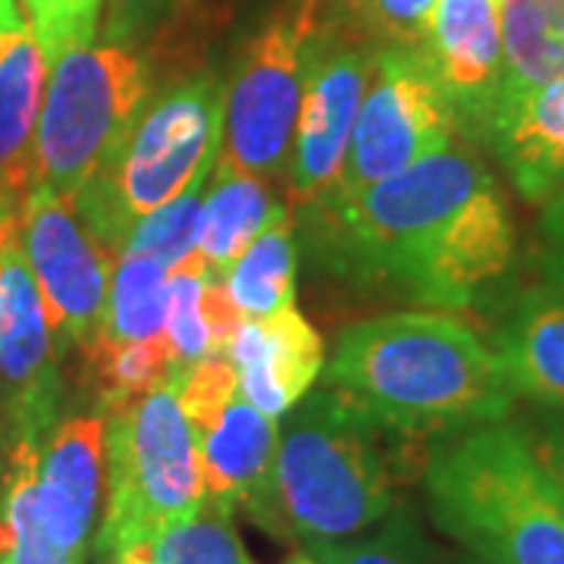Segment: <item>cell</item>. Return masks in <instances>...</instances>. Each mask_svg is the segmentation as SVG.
<instances>
[{
	"instance_id": "32",
	"label": "cell",
	"mask_w": 564,
	"mask_h": 564,
	"mask_svg": "<svg viewBox=\"0 0 564 564\" xmlns=\"http://www.w3.org/2000/svg\"><path fill=\"white\" fill-rule=\"evenodd\" d=\"M527 440L564 502V411L545 408V417L533 433H527Z\"/></svg>"
},
{
	"instance_id": "37",
	"label": "cell",
	"mask_w": 564,
	"mask_h": 564,
	"mask_svg": "<svg viewBox=\"0 0 564 564\" xmlns=\"http://www.w3.org/2000/svg\"><path fill=\"white\" fill-rule=\"evenodd\" d=\"M464 564H486V562H480V558H474V562H464Z\"/></svg>"
},
{
	"instance_id": "4",
	"label": "cell",
	"mask_w": 564,
	"mask_h": 564,
	"mask_svg": "<svg viewBox=\"0 0 564 564\" xmlns=\"http://www.w3.org/2000/svg\"><path fill=\"white\" fill-rule=\"evenodd\" d=\"M280 433L276 492L289 533L348 540L399 508V458L383 430L333 389L304 395Z\"/></svg>"
},
{
	"instance_id": "3",
	"label": "cell",
	"mask_w": 564,
	"mask_h": 564,
	"mask_svg": "<svg viewBox=\"0 0 564 564\" xmlns=\"http://www.w3.org/2000/svg\"><path fill=\"white\" fill-rule=\"evenodd\" d=\"M436 527L486 564H564V502L521 426L484 423L430 452Z\"/></svg>"
},
{
	"instance_id": "29",
	"label": "cell",
	"mask_w": 564,
	"mask_h": 564,
	"mask_svg": "<svg viewBox=\"0 0 564 564\" xmlns=\"http://www.w3.org/2000/svg\"><path fill=\"white\" fill-rule=\"evenodd\" d=\"M345 17L380 47H421L436 0H339Z\"/></svg>"
},
{
	"instance_id": "34",
	"label": "cell",
	"mask_w": 564,
	"mask_h": 564,
	"mask_svg": "<svg viewBox=\"0 0 564 564\" xmlns=\"http://www.w3.org/2000/svg\"><path fill=\"white\" fill-rule=\"evenodd\" d=\"M13 430H10V423L3 417V411H0V474H3V464H7V455H10V445H13Z\"/></svg>"
},
{
	"instance_id": "21",
	"label": "cell",
	"mask_w": 564,
	"mask_h": 564,
	"mask_svg": "<svg viewBox=\"0 0 564 564\" xmlns=\"http://www.w3.org/2000/svg\"><path fill=\"white\" fill-rule=\"evenodd\" d=\"M166 321V270L151 258L120 254L110 273L98 329L82 351L163 339Z\"/></svg>"
},
{
	"instance_id": "6",
	"label": "cell",
	"mask_w": 564,
	"mask_h": 564,
	"mask_svg": "<svg viewBox=\"0 0 564 564\" xmlns=\"http://www.w3.org/2000/svg\"><path fill=\"white\" fill-rule=\"evenodd\" d=\"M104 521L98 558L151 545L163 527L204 505L202 448L182 411L176 380L104 408Z\"/></svg>"
},
{
	"instance_id": "22",
	"label": "cell",
	"mask_w": 564,
	"mask_h": 564,
	"mask_svg": "<svg viewBox=\"0 0 564 564\" xmlns=\"http://www.w3.org/2000/svg\"><path fill=\"white\" fill-rule=\"evenodd\" d=\"M505 95L564 76V0H502Z\"/></svg>"
},
{
	"instance_id": "2",
	"label": "cell",
	"mask_w": 564,
	"mask_h": 564,
	"mask_svg": "<svg viewBox=\"0 0 564 564\" xmlns=\"http://www.w3.org/2000/svg\"><path fill=\"white\" fill-rule=\"evenodd\" d=\"M323 380L411 443L499 423L514 408L499 355L467 323L430 311L348 326Z\"/></svg>"
},
{
	"instance_id": "15",
	"label": "cell",
	"mask_w": 564,
	"mask_h": 564,
	"mask_svg": "<svg viewBox=\"0 0 564 564\" xmlns=\"http://www.w3.org/2000/svg\"><path fill=\"white\" fill-rule=\"evenodd\" d=\"M421 51L458 122L484 132L505 79L502 0H436Z\"/></svg>"
},
{
	"instance_id": "14",
	"label": "cell",
	"mask_w": 564,
	"mask_h": 564,
	"mask_svg": "<svg viewBox=\"0 0 564 564\" xmlns=\"http://www.w3.org/2000/svg\"><path fill=\"white\" fill-rule=\"evenodd\" d=\"M198 448L207 502L220 505L229 514L245 511L254 524L276 536L289 533L276 492V417L263 414L236 392L220 417L198 436Z\"/></svg>"
},
{
	"instance_id": "30",
	"label": "cell",
	"mask_w": 564,
	"mask_h": 564,
	"mask_svg": "<svg viewBox=\"0 0 564 564\" xmlns=\"http://www.w3.org/2000/svg\"><path fill=\"white\" fill-rule=\"evenodd\" d=\"M173 7L176 0H107V44H139Z\"/></svg>"
},
{
	"instance_id": "8",
	"label": "cell",
	"mask_w": 564,
	"mask_h": 564,
	"mask_svg": "<svg viewBox=\"0 0 564 564\" xmlns=\"http://www.w3.org/2000/svg\"><path fill=\"white\" fill-rule=\"evenodd\" d=\"M151 95V73L132 47L88 44L51 66L29 185L73 202L101 170Z\"/></svg>"
},
{
	"instance_id": "33",
	"label": "cell",
	"mask_w": 564,
	"mask_h": 564,
	"mask_svg": "<svg viewBox=\"0 0 564 564\" xmlns=\"http://www.w3.org/2000/svg\"><path fill=\"white\" fill-rule=\"evenodd\" d=\"M101 564H154L151 562V545H132V549H122V552L101 555Z\"/></svg>"
},
{
	"instance_id": "36",
	"label": "cell",
	"mask_w": 564,
	"mask_h": 564,
	"mask_svg": "<svg viewBox=\"0 0 564 564\" xmlns=\"http://www.w3.org/2000/svg\"><path fill=\"white\" fill-rule=\"evenodd\" d=\"M13 214H17L13 207H7V204L0 202V220H3V217H13Z\"/></svg>"
},
{
	"instance_id": "12",
	"label": "cell",
	"mask_w": 564,
	"mask_h": 564,
	"mask_svg": "<svg viewBox=\"0 0 564 564\" xmlns=\"http://www.w3.org/2000/svg\"><path fill=\"white\" fill-rule=\"evenodd\" d=\"M17 223L63 361V355L82 348L98 329L117 258L95 239L73 202L44 185L25 188Z\"/></svg>"
},
{
	"instance_id": "19",
	"label": "cell",
	"mask_w": 564,
	"mask_h": 564,
	"mask_svg": "<svg viewBox=\"0 0 564 564\" xmlns=\"http://www.w3.org/2000/svg\"><path fill=\"white\" fill-rule=\"evenodd\" d=\"M47 73L51 69L29 25L0 35V202L7 207H13V198H22L29 188L32 141Z\"/></svg>"
},
{
	"instance_id": "17",
	"label": "cell",
	"mask_w": 564,
	"mask_h": 564,
	"mask_svg": "<svg viewBox=\"0 0 564 564\" xmlns=\"http://www.w3.org/2000/svg\"><path fill=\"white\" fill-rule=\"evenodd\" d=\"M508 180L530 204L564 192V76L496 101L484 126Z\"/></svg>"
},
{
	"instance_id": "18",
	"label": "cell",
	"mask_w": 564,
	"mask_h": 564,
	"mask_svg": "<svg viewBox=\"0 0 564 564\" xmlns=\"http://www.w3.org/2000/svg\"><path fill=\"white\" fill-rule=\"evenodd\" d=\"M492 351L514 399L564 411V295L558 289L536 285L511 304Z\"/></svg>"
},
{
	"instance_id": "11",
	"label": "cell",
	"mask_w": 564,
	"mask_h": 564,
	"mask_svg": "<svg viewBox=\"0 0 564 564\" xmlns=\"http://www.w3.org/2000/svg\"><path fill=\"white\" fill-rule=\"evenodd\" d=\"M311 22L307 0L276 17L245 44L223 107L220 161L251 176H280L292 158L302 104V47Z\"/></svg>"
},
{
	"instance_id": "31",
	"label": "cell",
	"mask_w": 564,
	"mask_h": 564,
	"mask_svg": "<svg viewBox=\"0 0 564 564\" xmlns=\"http://www.w3.org/2000/svg\"><path fill=\"white\" fill-rule=\"evenodd\" d=\"M540 267L549 285L564 295V192L545 202L540 217Z\"/></svg>"
},
{
	"instance_id": "13",
	"label": "cell",
	"mask_w": 564,
	"mask_h": 564,
	"mask_svg": "<svg viewBox=\"0 0 564 564\" xmlns=\"http://www.w3.org/2000/svg\"><path fill=\"white\" fill-rule=\"evenodd\" d=\"M57 408L61 355L13 214L0 220V411L13 436L41 440L57 423Z\"/></svg>"
},
{
	"instance_id": "16",
	"label": "cell",
	"mask_w": 564,
	"mask_h": 564,
	"mask_svg": "<svg viewBox=\"0 0 564 564\" xmlns=\"http://www.w3.org/2000/svg\"><path fill=\"white\" fill-rule=\"evenodd\" d=\"M226 355L239 373V392L270 417L289 414L323 373V339L299 307L245 321Z\"/></svg>"
},
{
	"instance_id": "7",
	"label": "cell",
	"mask_w": 564,
	"mask_h": 564,
	"mask_svg": "<svg viewBox=\"0 0 564 564\" xmlns=\"http://www.w3.org/2000/svg\"><path fill=\"white\" fill-rule=\"evenodd\" d=\"M101 496V414L17 436L0 474V564H85Z\"/></svg>"
},
{
	"instance_id": "10",
	"label": "cell",
	"mask_w": 564,
	"mask_h": 564,
	"mask_svg": "<svg viewBox=\"0 0 564 564\" xmlns=\"http://www.w3.org/2000/svg\"><path fill=\"white\" fill-rule=\"evenodd\" d=\"M458 139V113L421 47L377 51L339 182L329 195L355 198Z\"/></svg>"
},
{
	"instance_id": "1",
	"label": "cell",
	"mask_w": 564,
	"mask_h": 564,
	"mask_svg": "<svg viewBox=\"0 0 564 564\" xmlns=\"http://www.w3.org/2000/svg\"><path fill=\"white\" fill-rule=\"evenodd\" d=\"M304 207L336 273L426 307H470L514 261L502 188L458 139L355 198L323 195Z\"/></svg>"
},
{
	"instance_id": "35",
	"label": "cell",
	"mask_w": 564,
	"mask_h": 564,
	"mask_svg": "<svg viewBox=\"0 0 564 564\" xmlns=\"http://www.w3.org/2000/svg\"><path fill=\"white\" fill-rule=\"evenodd\" d=\"M282 564H321L311 552H299V555H292L289 562H282Z\"/></svg>"
},
{
	"instance_id": "26",
	"label": "cell",
	"mask_w": 564,
	"mask_h": 564,
	"mask_svg": "<svg viewBox=\"0 0 564 564\" xmlns=\"http://www.w3.org/2000/svg\"><path fill=\"white\" fill-rule=\"evenodd\" d=\"M154 564H254L245 549L239 530L232 527V514L220 505L207 502L182 518L176 524L163 527L151 543Z\"/></svg>"
},
{
	"instance_id": "24",
	"label": "cell",
	"mask_w": 564,
	"mask_h": 564,
	"mask_svg": "<svg viewBox=\"0 0 564 564\" xmlns=\"http://www.w3.org/2000/svg\"><path fill=\"white\" fill-rule=\"evenodd\" d=\"M321 564H452L408 508L389 511L361 540H304Z\"/></svg>"
},
{
	"instance_id": "5",
	"label": "cell",
	"mask_w": 564,
	"mask_h": 564,
	"mask_svg": "<svg viewBox=\"0 0 564 564\" xmlns=\"http://www.w3.org/2000/svg\"><path fill=\"white\" fill-rule=\"evenodd\" d=\"M226 88L220 79H188L144 104L101 170L73 207L95 239L117 258L129 229L214 173L223 141Z\"/></svg>"
},
{
	"instance_id": "23",
	"label": "cell",
	"mask_w": 564,
	"mask_h": 564,
	"mask_svg": "<svg viewBox=\"0 0 564 564\" xmlns=\"http://www.w3.org/2000/svg\"><path fill=\"white\" fill-rule=\"evenodd\" d=\"M295 276H299V245H295L292 214L285 210L236 261L226 276V285L245 321H263L285 307H295Z\"/></svg>"
},
{
	"instance_id": "9",
	"label": "cell",
	"mask_w": 564,
	"mask_h": 564,
	"mask_svg": "<svg viewBox=\"0 0 564 564\" xmlns=\"http://www.w3.org/2000/svg\"><path fill=\"white\" fill-rule=\"evenodd\" d=\"M302 104L289 158V198L314 204L333 192L348 154L380 44L345 17L339 0H307Z\"/></svg>"
},
{
	"instance_id": "20",
	"label": "cell",
	"mask_w": 564,
	"mask_h": 564,
	"mask_svg": "<svg viewBox=\"0 0 564 564\" xmlns=\"http://www.w3.org/2000/svg\"><path fill=\"white\" fill-rule=\"evenodd\" d=\"M285 214V207L270 198L261 176H251L232 163L217 161L214 185L204 192L198 258L214 276H229V270L251 248V242Z\"/></svg>"
},
{
	"instance_id": "27",
	"label": "cell",
	"mask_w": 564,
	"mask_h": 564,
	"mask_svg": "<svg viewBox=\"0 0 564 564\" xmlns=\"http://www.w3.org/2000/svg\"><path fill=\"white\" fill-rule=\"evenodd\" d=\"M210 270L204 267L202 258L188 261L166 273V321H163V339L173 358V370L192 367L207 355H223L214 348L210 323H207V289Z\"/></svg>"
},
{
	"instance_id": "28",
	"label": "cell",
	"mask_w": 564,
	"mask_h": 564,
	"mask_svg": "<svg viewBox=\"0 0 564 564\" xmlns=\"http://www.w3.org/2000/svg\"><path fill=\"white\" fill-rule=\"evenodd\" d=\"M22 10L47 69L98 35L101 0H22Z\"/></svg>"
},
{
	"instance_id": "25",
	"label": "cell",
	"mask_w": 564,
	"mask_h": 564,
	"mask_svg": "<svg viewBox=\"0 0 564 564\" xmlns=\"http://www.w3.org/2000/svg\"><path fill=\"white\" fill-rule=\"evenodd\" d=\"M214 176V173H210ZM210 176L198 180L180 198L151 210L141 217L129 236L122 239L120 254H139L161 263L163 270H176L198 251V232H202V207H204V185ZM117 254V258H120Z\"/></svg>"
}]
</instances>
